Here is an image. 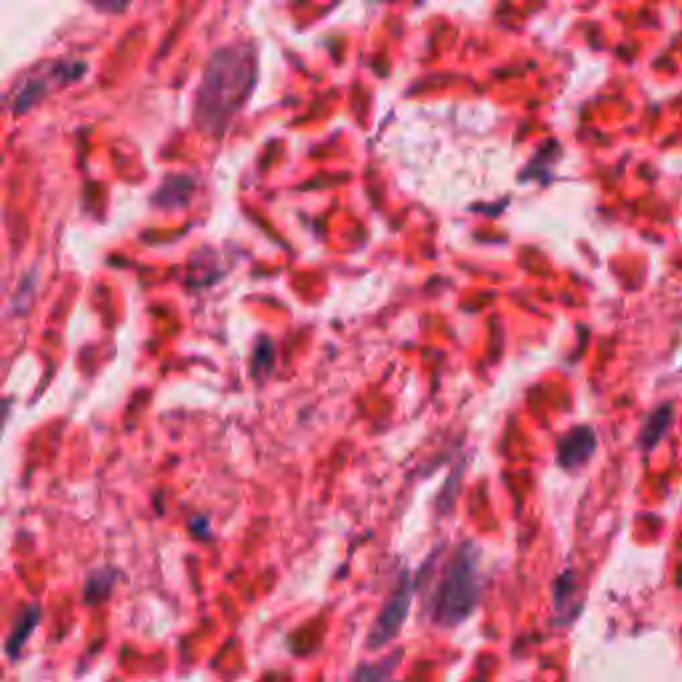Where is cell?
Masks as SVG:
<instances>
[{
  "label": "cell",
  "mask_w": 682,
  "mask_h": 682,
  "mask_svg": "<svg viewBox=\"0 0 682 682\" xmlns=\"http://www.w3.org/2000/svg\"><path fill=\"white\" fill-rule=\"evenodd\" d=\"M192 195V179L187 176H170L166 185L155 195V205H166V209H176L185 205Z\"/></svg>",
  "instance_id": "6"
},
{
  "label": "cell",
  "mask_w": 682,
  "mask_h": 682,
  "mask_svg": "<svg viewBox=\"0 0 682 682\" xmlns=\"http://www.w3.org/2000/svg\"><path fill=\"white\" fill-rule=\"evenodd\" d=\"M40 621V608L38 605H30L27 611L22 613L20 619H16L14 630H11L9 635V643H5V650H9L11 659H16L20 656V650L24 648V643H27L30 635H33V630L38 626Z\"/></svg>",
  "instance_id": "5"
},
{
  "label": "cell",
  "mask_w": 682,
  "mask_h": 682,
  "mask_svg": "<svg viewBox=\"0 0 682 682\" xmlns=\"http://www.w3.org/2000/svg\"><path fill=\"white\" fill-rule=\"evenodd\" d=\"M672 416H674V411L669 405L656 408V411L650 413L648 424H645V430H643V437H639L643 448H654L656 443H659L661 437L667 435V426L672 424Z\"/></svg>",
  "instance_id": "7"
},
{
  "label": "cell",
  "mask_w": 682,
  "mask_h": 682,
  "mask_svg": "<svg viewBox=\"0 0 682 682\" xmlns=\"http://www.w3.org/2000/svg\"><path fill=\"white\" fill-rule=\"evenodd\" d=\"M480 600V565L478 550L472 544H461L450 554L435 584L430 600V616L440 626H459L472 616Z\"/></svg>",
  "instance_id": "2"
},
{
  "label": "cell",
  "mask_w": 682,
  "mask_h": 682,
  "mask_svg": "<svg viewBox=\"0 0 682 682\" xmlns=\"http://www.w3.org/2000/svg\"><path fill=\"white\" fill-rule=\"evenodd\" d=\"M113 581H115L113 571H102V574L91 576L89 584H85V592H83L85 602H91V605H94V602L105 600V597L109 595V587H113Z\"/></svg>",
  "instance_id": "9"
},
{
  "label": "cell",
  "mask_w": 682,
  "mask_h": 682,
  "mask_svg": "<svg viewBox=\"0 0 682 682\" xmlns=\"http://www.w3.org/2000/svg\"><path fill=\"white\" fill-rule=\"evenodd\" d=\"M395 663H398V656H392V659H389V661L365 663V667L357 669L355 680H352V682H389V678H392Z\"/></svg>",
  "instance_id": "8"
},
{
  "label": "cell",
  "mask_w": 682,
  "mask_h": 682,
  "mask_svg": "<svg viewBox=\"0 0 682 682\" xmlns=\"http://www.w3.org/2000/svg\"><path fill=\"white\" fill-rule=\"evenodd\" d=\"M411 602H413V581L411 574L400 576L398 589H395L392 597L387 600V605L381 608L379 619L374 621V630L368 635V648H384V645L392 643L395 637L400 635L403 630L408 611H411Z\"/></svg>",
  "instance_id": "3"
},
{
  "label": "cell",
  "mask_w": 682,
  "mask_h": 682,
  "mask_svg": "<svg viewBox=\"0 0 682 682\" xmlns=\"http://www.w3.org/2000/svg\"><path fill=\"white\" fill-rule=\"evenodd\" d=\"M256 81V51L251 43H233L213 51L195 94V124L209 133H222L246 105Z\"/></svg>",
  "instance_id": "1"
},
{
  "label": "cell",
  "mask_w": 682,
  "mask_h": 682,
  "mask_svg": "<svg viewBox=\"0 0 682 682\" xmlns=\"http://www.w3.org/2000/svg\"><path fill=\"white\" fill-rule=\"evenodd\" d=\"M597 448V437L589 426H576L574 432L565 435V440L560 443V465L565 469H576L581 465H587L592 459Z\"/></svg>",
  "instance_id": "4"
},
{
  "label": "cell",
  "mask_w": 682,
  "mask_h": 682,
  "mask_svg": "<svg viewBox=\"0 0 682 682\" xmlns=\"http://www.w3.org/2000/svg\"><path fill=\"white\" fill-rule=\"evenodd\" d=\"M272 363V344L261 341L259 344V355H254V368H259V374H264Z\"/></svg>",
  "instance_id": "10"
}]
</instances>
